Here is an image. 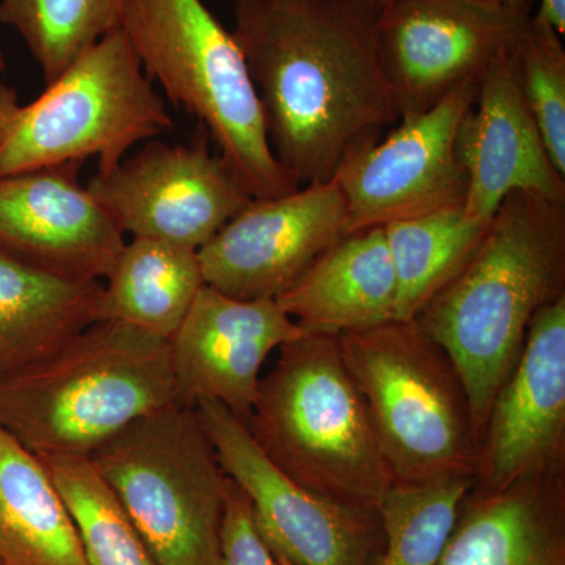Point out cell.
Here are the masks:
<instances>
[{"instance_id":"cell-27","label":"cell","mask_w":565,"mask_h":565,"mask_svg":"<svg viewBox=\"0 0 565 565\" xmlns=\"http://www.w3.org/2000/svg\"><path fill=\"white\" fill-rule=\"evenodd\" d=\"M520 90L557 172L565 177V51L561 35L531 17L514 47Z\"/></svg>"},{"instance_id":"cell-13","label":"cell","mask_w":565,"mask_h":565,"mask_svg":"<svg viewBox=\"0 0 565 565\" xmlns=\"http://www.w3.org/2000/svg\"><path fill=\"white\" fill-rule=\"evenodd\" d=\"M349 233L333 180L253 199L200 248L204 285L233 299L275 300Z\"/></svg>"},{"instance_id":"cell-11","label":"cell","mask_w":565,"mask_h":565,"mask_svg":"<svg viewBox=\"0 0 565 565\" xmlns=\"http://www.w3.org/2000/svg\"><path fill=\"white\" fill-rule=\"evenodd\" d=\"M207 139L202 128L191 145L151 141L96 173L88 191L122 233L200 250L253 200Z\"/></svg>"},{"instance_id":"cell-15","label":"cell","mask_w":565,"mask_h":565,"mask_svg":"<svg viewBox=\"0 0 565 565\" xmlns=\"http://www.w3.org/2000/svg\"><path fill=\"white\" fill-rule=\"evenodd\" d=\"M556 468H565V297L534 316L522 356L494 397L473 489H504Z\"/></svg>"},{"instance_id":"cell-12","label":"cell","mask_w":565,"mask_h":565,"mask_svg":"<svg viewBox=\"0 0 565 565\" xmlns=\"http://www.w3.org/2000/svg\"><path fill=\"white\" fill-rule=\"evenodd\" d=\"M531 17L468 0H393L375 20V36L401 117L479 79L514 50Z\"/></svg>"},{"instance_id":"cell-23","label":"cell","mask_w":565,"mask_h":565,"mask_svg":"<svg viewBox=\"0 0 565 565\" xmlns=\"http://www.w3.org/2000/svg\"><path fill=\"white\" fill-rule=\"evenodd\" d=\"M490 222L457 204L384 226L396 274V321H414L452 281L484 239Z\"/></svg>"},{"instance_id":"cell-26","label":"cell","mask_w":565,"mask_h":565,"mask_svg":"<svg viewBox=\"0 0 565 565\" xmlns=\"http://www.w3.org/2000/svg\"><path fill=\"white\" fill-rule=\"evenodd\" d=\"M473 486L470 476L426 484L394 482L379 505L385 544L377 565H437Z\"/></svg>"},{"instance_id":"cell-30","label":"cell","mask_w":565,"mask_h":565,"mask_svg":"<svg viewBox=\"0 0 565 565\" xmlns=\"http://www.w3.org/2000/svg\"><path fill=\"white\" fill-rule=\"evenodd\" d=\"M468 2L482 3V6L494 7V9L516 14H533L535 0H468Z\"/></svg>"},{"instance_id":"cell-1","label":"cell","mask_w":565,"mask_h":565,"mask_svg":"<svg viewBox=\"0 0 565 565\" xmlns=\"http://www.w3.org/2000/svg\"><path fill=\"white\" fill-rule=\"evenodd\" d=\"M375 20L323 0H234L233 35L270 148L297 189L332 180L353 150L401 120Z\"/></svg>"},{"instance_id":"cell-6","label":"cell","mask_w":565,"mask_h":565,"mask_svg":"<svg viewBox=\"0 0 565 565\" xmlns=\"http://www.w3.org/2000/svg\"><path fill=\"white\" fill-rule=\"evenodd\" d=\"M121 28L82 52L28 104L0 82V177L98 158L109 172L140 141L172 128Z\"/></svg>"},{"instance_id":"cell-2","label":"cell","mask_w":565,"mask_h":565,"mask_svg":"<svg viewBox=\"0 0 565 565\" xmlns=\"http://www.w3.org/2000/svg\"><path fill=\"white\" fill-rule=\"evenodd\" d=\"M565 297V202L512 192L470 262L414 319L455 362L478 445L534 316Z\"/></svg>"},{"instance_id":"cell-17","label":"cell","mask_w":565,"mask_h":565,"mask_svg":"<svg viewBox=\"0 0 565 565\" xmlns=\"http://www.w3.org/2000/svg\"><path fill=\"white\" fill-rule=\"evenodd\" d=\"M456 145L468 181L463 210L479 221H492L512 192L565 202V177L550 158L520 90L514 50L482 74Z\"/></svg>"},{"instance_id":"cell-29","label":"cell","mask_w":565,"mask_h":565,"mask_svg":"<svg viewBox=\"0 0 565 565\" xmlns=\"http://www.w3.org/2000/svg\"><path fill=\"white\" fill-rule=\"evenodd\" d=\"M535 18L552 25L561 36L565 33V0H541Z\"/></svg>"},{"instance_id":"cell-32","label":"cell","mask_w":565,"mask_h":565,"mask_svg":"<svg viewBox=\"0 0 565 565\" xmlns=\"http://www.w3.org/2000/svg\"><path fill=\"white\" fill-rule=\"evenodd\" d=\"M275 557H277L278 565H292L291 563H289V561H286L285 557H278V556H275Z\"/></svg>"},{"instance_id":"cell-14","label":"cell","mask_w":565,"mask_h":565,"mask_svg":"<svg viewBox=\"0 0 565 565\" xmlns=\"http://www.w3.org/2000/svg\"><path fill=\"white\" fill-rule=\"evenodd\" d=\"M81 162L0 177V252L57 277L102 281L125 233L79 181Z\"/></svg>"},{"instance_id":"cell-33","label":"cell","mask_w":565,"mask_h":565,"mask_svg":"<svg viewBox=\"0 0 565 565\" xmlns=\"http://www.w3.org/2000/svg\"><path fill=\"white\" fill-rule=\"evenodd\" d=\"M2 66H3V57H2V55H0V68H2Z\"/></svg>"},{"instance_id":"cell-21","label":"cell","mask_w":565,"mask_h":565,"mask_svg":"<svg viewBox=\"0 0 565 565\" xmlns=\"http://www.w3.org/2000/svg\"><path fill=\"white\" fill-rule=\"evenodd\" d=\"M0 555L11 565H87L43 462L0 429Z\"/></svg>"},{"instance_id":"cell-7","label":"cell","mask_w":565,"mask_h":565,"mask_svg":"<svg viewBox=\"0 0 565 565\" xmlns=\"http://www.w3.org/2000/svg\"><path fill=\"white\" fill-rule=\"evenodd\" d=\"M394 482L475 478L479 445L455 362L415 321L338 334Z\"/></svg>"},{"instance_id":"cell-3","label":"cell","mask_w":565,"mask_h":565,"mask_svg":"<svg viewBox=\"0 0 565 565\" xmlns=\"http://www.w3.org/2000/svg\"><path fill=\"white\" fill-rule=\"evenodd\" d=\"M177 404L172 343L96 321L0 379V429L39 457H90L141 416Z\"/></svg>"},{"instance_id":"cell-28","label":"cell","mask_w":565,"mask_h":565,"mask_svg":"<svg viewBox=\"0 0 565 565\" xmlns=\"http://www.w3.org/2000/svg\"><path fill=\"white\" fill-rule=\"evenodd\" d=\"M218 565H278L277 557L256 530L250 501L232 479L223 516Z\"/></svg>"},{"instance_id":"cell-19","label":"cell","mask_w":565,"mask_h":565,"mask_svg":"<svg viewBox=\"0 0 565 565\" xmlns=\"http://www.w3.org/2000/svg\"><path fill=\"white\" fill-rule=\"evenodd\" d=\"M397 282L384 226L338 241L277 303L305 333L343 334L396 319Z\"/></svg>"},{"instance_id":"cell-10","label":"cell","mask_w":565,"mask_h":565,"mask_svg":"<svg viewBox=\"0 0 565 565\" xmlns=\"http://www.w3.org/2000/svg\"><path fill=\"white\" fill-rule=\"evenodd\" d=\"M479 81L457 85L430 109L404 115L385 140L356 148L340 163L332 180L344 196L349 232L463 204L468 181L457 129Z\"/></svg>"},{"instance_id":"cell-24","label":"cell","mask_w":565,"mask_h":565,"mask_svg":"<svg viewBox=\"0 0 565 565\" xmlns=\"http://www.w3.org/2000/svg\"><path fill=\"white\" fill-rule=\"evenodd\" d=\"M39 459L68 509L87 565H156L90 457L44 456Z\"/></svg>"},{"instance_id":"cell-31","label":"cell","mask_w":565,"mask_h":565,"mask_svg":"<svg viewBox=\"0 0 565 565\" xmlns=\"http://www.w3.org/2000/svg\"><path fill=\"white\" fill-rule=\"evenodd\" d=\"M323 2L345 3V6L359 7V9L370 11L379 17L385 7H388L393 0H323Z\"/></svg>"},{"instance_id":"cell-9","label":"cell","mask_w":565,"mask_h":565,"mask_svg":"<svg viewBox=\"0 0 565 565\" xmlns=\"http://www.w3.org/2000/svg\"><path fill=\"white\" fill-rule=\"evenodd\" d=\"M195 411L274 556L292 565H377L385 544L379 511L333 503L297 484L217 401H200Z\"/></svg>"},{"instance_id":"cell-20","label":"cell","mask_w":565,"mask_h":565,"mask_svg":"<svg viewBox=\"0 0 565 565\" xmlns=\"http://www.w3.org/2000/svg\"><path fill=\"white\" fill-rule=\"evenodd\" d=\"M103 286L57 277L0 252V379L98 321Z\"/></svg>"},{"instance_id":"cell-4","label":"cell","mask_w":565,"mask_h":565,"mask_svg":"<svg viewBox=\"0 0 565 565\" xmlns=\"http://www.w3.org/2000/svg\"><path fill=\"white\" fill-rule=\"evenodd\" d=\"M278 351L247 424L256 444L310 492L379 511L394 478L338 334L303 332Z\"/></svg>"},{"instance_id":"cell-16","label":"cell","mask_w":565,"mask_h":565,"mask_svg":"<svg viewBox=\"0 0 565 565\" xmlns=\"http://www.w3.org/2000/svg\"><path fill=\"white\" fill-rule=\"evenodd\" d=\"M303 330L277 300H239L204 285L170 340L177 404L217 401L248 424L262 367Z\"/></svg>"},{"instance_id":"cell-25","label":"cell","mask_w":565,"mask_h":565,"mask_svg":"<svg viewBox=\"0 0 565 565\" xmlns=\"http://www.w3.org/2000/svg\"><path fill=\"white\" fill-rule=\"evenodd\" d=\"M125 0H0V22L20 33L44 82L120 28Z\"/></svg>"},{"instance_id":"cell-18","label":"cell","mask_w":565,"mask_h":565,"mask_svg":"<svg viewBox=\"0 0 565 565\" xmlns=\"http://www.w3.org/2000/svg\"><path fill=\"white\" fill-rule=\"evenodd\" d=\"M437 565H565V468L471 487Z\"/></svg>"},{"instance_id":"cell-5","label":"cell","mask_w":565,"mask_h":565,"mask_svg":"<svg viewBox=\"0 0 565 565\" xmlns=\"http://www.w3.org/2000/svg\"><path fill=\"white\" fill-rule=\"evenodd\" d=\"M120 28L148 77L199 118L252 199L296 191L270 148L243 51L203 0H125Z\"/></svg>"},{"instance_id":"cell-8","label":"cell","mask_w":565,"mask_h":565,"mask_svg":"<svg viewBox=\"0 0 565 565\" xmlns=\"http://www.w3.org/2000/svg\"><path fill=\"white\" fill-rule=\"evenodd\" d=\"M90 459L156 565H218L230 478L195 407L141 416Z\"/></svg>"},{"instance_id":"cell-22","label":"cell","mask_w":565,"mask_h":565,"mask_svg":"<svg viewBox=\"0 0 565 565\" xmlns=\"http://www.w3.org/2000/svg\"><path fill=\"white\" fill-rule=\"evenodd\" d=\"M103 286L98 321L131 323L172 340L204 286L199 250L132 237Z\"/></svg>"}]
</instances>
